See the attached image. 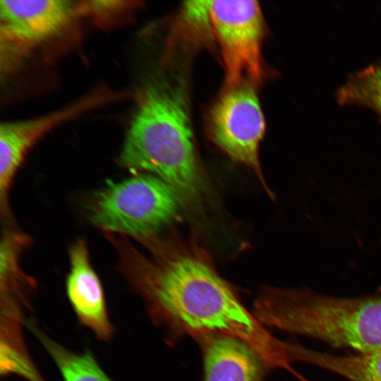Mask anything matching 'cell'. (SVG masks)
Segmentation results:
<instances>
[{
    "label": "cell",
    "instance_id": "cell-11",
    "mask_svg": "<svg viewBox=\"0 0 381 381\" xmlns=\"http://www.w3.org/2000/svg\"><path fill=\"white\" fill-rule=\"evenodd\" d=\"M30 237L12 227H5L0 246L1 305L20 308L28 293L35 288L32 279L20 266V255L30 244Z\"/></svg>",
    "mask_w": 381,
    "mask_h": 381
},
{
    "label": "cell",
    "instance_id": "cell-8",
    "mask_svg": "<svg viewBox=\"0 0 381 381\" xmlns=\"http://www.w3.org/2000/svg\"><path fill=\"white\" fill-rule=\"evenodd\" d=\"M202 356V381H263L270 370L246 342L222 334L205 333L194 338Z\"/></svg>",
    "mask_w": 381,
    "mask_h": 381
},
{
    "label": "cell",
    "instance_id": "cell-10",
    "mask_svg": "<svg viewBox=\"0 0 381 381\" xmlns=\"http://www.w3.org/2000/svg\"><path fill=\"white\" fill-rule=\"evenodd\" d=\"M75 8L71 1L1 0V29L17 41L39 42L62 28Z\"/></svg>",
    "mask_w": 381,
    "mask_h": 381
},
{
    "label": "cell",
    "instance_id": "cell-12",
    "mask_svg": "<svg viewBox=\"0 0 381 381\" xmlns=\"http://www.w3.org/2000/svg\"><path fill=\"white\" fill-rule=\"evenodd\" d=\"M294 361L310 364L349 381H381V351L354 356H336L296 344Z\"/></svg>",
    "mask_w": 381,
    "mask_h": 381
},
{
    "label": "cell",
    "instance_id": "cell-1",
    "mask_svg": "<svg viewBox=\"0 0 381 381\" xmlns=\"http://www.w3.org/2000/svg\"><path fill=\"white\" fill-rule=\"evenodd\" d=\"M118 256V270L144 302L152 322L170 339L222 333L246 342L270 369L292 371L289 342L265 329L241 302L198 246L174 236L141 243L147 254L121 234L107 236Z\"/></svg>",
    "mask_w": 381,
    "mask_h": 381
},
{
    "label": "cell",
    "instance_id": "cell-14",
    "mask_svg": "<svg viewBox=\"0 0 381 381\" xmlns=\"http://www.w3.org/2000/svg\"><path fill=\"white\" fill-rule=\"evenodd\" d=\"M341 105H357L373 110L381 118V61L353 74L339 87Z\"/></svg>",
    "mask_w": 381,
    "mask_h": 381
},
{
    "label": "cell",
    "instance_id": "cell-4",
    "mask_svg": "<svg viewBox=\"0 0 381 381\" xmlns=\"http://www.w3.org/2000/svg\"><path fill=\"white\" fill-rule=\"evenodd\" d=\"M181 208V201L169 184L156 176L139 174L97 191L86 210L90 222L104 233L142 241L158 236Z\"/></svg>",
    "mask_w": 381,
    "mask_h": 381
},
{
    "label": "cell",
    "instance_id": "cell-3",
    "mask_svg": "<svg viewBox=\"0 0 381 381\" xmlns=\"http://www.w3.org/2000/svg\"><path fill=\"white\" fill-rule=\"evenodd\" d=\"M264 326L317 339L359 353L381 351V291L361 297H336L310 289H263L254 301Z\"/></svg>",
    "mask_w": 381,
    "mask_h": 381
},
{
    "label": "cell",
    "instance_id": "cell-6",
    "mask_svg": "<svg viewBox=\"0 0 381 381\" xmlns=\"http://www.w3.org/2000/svg\"><path fill=\"white\" fill-rule=\"evenodd\" d=\"M254 87L243 83L226 88L211 109L209 131L214 144L232 161L252 169L270 193L259 162L265 123Z\"/></svg>",
    "mask_w": 381,
    "mask_h": 381
},
{
    "label": "cell",
    "instance_id": "cell-13",
    "mask_svg": "<svg viewBox=\"0 0 381 381\" xmlns=\"http://www.w3.org/2000/svg\"><path fill=\"white\" fill-rule=\"evenodd\" d=\"M28 327L55 363L62 381H113L89 351L76 353L51 339L32 321Z\"/></svg>",
    "mask_w": 381,
    "mask_h": 381
},
{
    "label": "cell",
    "instance_id": "cell-9",
    "mask_svg": "<svg viewBox=\"0 0 381 381\" xmlns=\"http://www.w3.org/2000/svg\"><path fill=\"white\" fill-rule=\"evenodd\" d=\"M100 101L97 95L92 96L39 119L2 123L0 127V193L9 194L25 154L41 135L56 123Z\"/></svg>",
    "mask_w": 381,
    "mask_h": 381
},
{
    "label": "cell",
    "instance_id": "cell-2",
    "mask_svg": "<svg viewBox=\"0 0 381 381\" xmlns=\"http://www.w3.org/2000/svg\"><path fill=\"white\" fill-rule=\"evenodd\" d=\"M119 163L131 171L166 181L184 209L193 211L202 204L207 186L195 150L181 83L162 80L145 90Z\"/></svg>",
    "mask_w": 381,
    "mask_h": 381
},
{
    "label": "cell",
    "instance_id": "cell-5",
    "mask_svg": "<svg viewBox=\"0 0 381 381\" xmlns=\"http://www.w3.org/2000/svg\"><path fill=\"white\" fill-rule=\"evenodd\" d=\"M210 20L224 61L226 88L243 83L258 85L264 75V22L258 3L211 1Z\"/></svg>",
    "mask_w": 381,
    "mask_h": 381
},
{
    "label": "cell",
    "instance_id": "cell-7",
    "mask_svg": "<svg viewBox=\"0 0 381 381\" xmlns=\"http://www.w3.org/2000/svg\"><path fill=\"white\" fill-rule=\"evenodd\" d=\"M70 270L66 280L69 303L79 322L98 339L107 341L114 334L100 279L90 260L87 243L76 240L68 251Z\"/></svg>",
    "mask_w": 381,
    "mask_h": 381
}]
</instances>
